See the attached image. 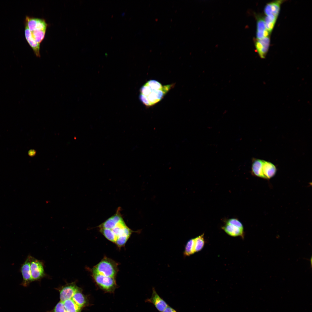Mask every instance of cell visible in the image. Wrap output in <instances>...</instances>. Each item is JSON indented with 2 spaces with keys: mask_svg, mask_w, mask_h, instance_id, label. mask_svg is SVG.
Instances as JSON below:
<instances>
[{
  "mask_svg": "<svg viewBox=\"0 0 312 312\" xmlns=\"http://www.w3.org/2000/svg\"><path fill=\"white\" fill-rule=\"evenodd\" d=\"M146 301L152 303L159 312H163L168 306L165 301L158 295L154 287L152 288L151 297L147 299Z\"/></svg>",
  "mask_w": 312,
  "mask_h": 312,
  "instance_id": "8992f818",
  "label": "cell"
},
{
  "mask_svg": "<svg viewBox=\"0 0 312 312\" xmlns=\"http://www.w3.org/2000/svg\"><path fill=\"white\" fill-rule=\"evenodd\" d=\"M270 42L269 36L264 37L262 39H256L255 45L259 56L262 58H265L268 51Z\"/></svg>",
  "mask_w": 312,
  "mask_h": 312,
  "instance_id": "ba28073f",
  "label": "cell"
},
{
  "mask_svg": "<svg viewBox=\"0 0 312 312\" xmlns=\"http://www.w3.org/2000/svg\"><path fill=\"white\" fill-rule=\"evenodd\" d=\"M283 0H276L266 4L264 12L266 16L273 15L277 17L279 14L280 6Z\"/></svg>",
  "mask_w": 312,
  "mask_h": 312,
  "instance_id": "30bf717a",
  "label": "cell"
},
{
  "mask_svg": "<svg viewBox=\"0 0 312 312\" xmlns=\"http://www.w3.org/2000/svg\"><path fill=\"white\" fill-rule=\"evenodd\" d=\"M226 224L233 225L244 229V227L242 223L236 218H232L226 221Z\"/></svg>",
  "mask_w": 312,
  "mask_h": 312,
  "instance_id": "ac0fdd59",
  "label": "cell"
},
{
  "mask_svg": "<svg viewBox=\"0 0 312 312\" xmlns=\"http://www.w3.org/2000/svg\"><path fill=\"white\" fill-rule=\"evenodd\" d=\"M277 18L274 15H270L266 16L264 18L266 29L270 33L274 27Z\"/></svg>",
  "mask_w": 312,
  "mask_h": 312,
  "instance_id": "4fadbf2b",
  "label": "cell"
},
{
  "mask_svg": "<svg viewBox=\"0 0 312 312\" xmlns=\"http://www.w3.org/2000/svg\"><path fill=\"white\" fill-rule=\"evenodd\" d=\"M194 239H192L187 243L185 246L184 254L185 256H189L195 253Z\"/></svg>",
  "mask_w": 312,
  "mask_h": 312,
  "instance_id": "9a60e30c",
  "label": "cell"
},
{
  "mask_svg": "<svg viewBox=\"0 0 312 312\" xmlns=\"http://www.w3.org/2000/svg\"><path fill=\"white\" fill-rule=\"evenodd\" d=\"M162 312H177V311L172 307L168 306Z\"/></svg>",
  "mask_w": 312,
  "mask_h": 312,
  "instance_id": "d6986e66",
  "label": "cell"
},
{
  "mask_svg": "<svg viewBox=\"0 0 312 312\" xmlns=\"http://www.w3.org/2000/svg\"><path fill=\"white\" fill-rule=\"evenodd\" d=\"M173 86H163L157 80H150L140 88L139 99L146 106H152L161 100Z\"/></svg>",
  "mask_w": 312,
  "mask_h": 312,
  "instance_id": "6da1fadb",
  "label": "cell"
},
{
  "mask_svg": "<svg viewBox=\"0 0 312 312\" xmlns=\"http://www.w3.org/2000/svg\"><path fill=\"white\" fill-rule=\"evenodd\" d=\"M34 154L33 151L30 150L28 152V154L30 156H32Z\"/></svg>",
  "mask_w": 312,
  "mask_h": 312,
  "instance_id": "ffe728a7",
  "label": "cell"
},
{
  "mask_svg": "<svg viewBox=\"0 0 312 312\" xmlns=\"http://www.w3.org/2000/svg\"><path fill=\"white\" fill-rule=\"evenodd\" d=\"M267 30L266 28L264 18L261 16H258L257 20V32H264Z\"/></svg>",
  "mask_w": 312,
  "mask_h": 312,
  "instance_id": "e0dca14e",
  "label": "cell"
},
{
  "mask_svg": "<svg viewBox=\"0 0 312 312\" xmlns=\"http://www.w3.org/2000/svg\"><path fill=\"white\" fill-rule=\"evenodd\" d=\"M30 268L32 281L39 280L45 275L42 262L29 255Z\"/></svg>",
  "mask_w": 312,
  "mask_h": 312,
  "instance_id": "5b68a950",
  "label": "cell"
},
{
  "mask_svg": "<svg viewBox=\"0 0 312 312\" xmlns=\"http://www.w3.org/2000/svg\"><path fill=\"white\" fill-rule=\"evenodd\" d=\"M263 160L253 158L252 160L251 173L254 176L263 178L262 171Z\"/></svg>",
  "mask_w": 312,
  "mask_h": 312,
  "instance_id": "7c38bea8",
  "label": "cell"
},
{
  "mask_svg": "<svg viewBox=\"0 0 312 312\" xmlns=\"http://www.w3.org/2000/svg\"><path fill=\"white\" fill-rule=\"evenodd\" d=\"M92 271L95 281L102 289L108 292H113L116 287L115 277L107 276Z\"/></svg>",
  "mask_w": 312,
  "mask_h": 312,
  "instance_id": "277c9868",
  "label": "cell"
},
{
  "mask_svg": "<svg viewBox=\"0 0 312 312\" xmlns=\"http://www.w3.org/2000/svg\"><path fill=\"white\" fill-rule=\"evenodd\" d=\"M73 282L67 283L58 289L60 301L55 305L61 312H81L82 309L75 302L74 293L78 287Z\"/></svg>",
  "mask_w": 312,
  "mask_h": 312,
  "instance_id": "7a4b0ae2",
  "label": "cell"
},
{
  "mask_svg": "<svg viewBox=\"0 0 312 312\" xmlns=\"http://www.w3.org/2000/svg\"><path fill=\"white\" fill-rule=\"evenodd\" d=\"M20 271L23 278L21 285L24 287H27L33 281L30 270L29 255L21 265Z\"/></svg>",
  "mask_w": 312,
  "mask_h": 312,
  "instance_id": "52a82bcc",
  "label": "cell"
},
{
  "mask_svg": "<svg viewBox=\"0 0 312 312\" xmlns=\"http://www.w3.org/2000/svg\"><path fill=\"white\" fill-rule=\"evenodd\" d=\"M91 270L106 276L115 277L118 271V264L112 259L105 257Z\"/></svg>",
  "mask_w": 312,
  "mask_h": 312,
  "instance_id": "3957f363",
  "label": "cell"
},
{
  "mask_svg": "<svg viewBox=\"0 0 312 312\" xmlns=\"http://www.w3.org/2000/svg\"><path fill=\"white\" fill-rule=\"evenodd\" d=\"M100 232L108 240L115 243L116 238L111 229L105 228H99Z\"/></svg>",
  "mask_w": 312,
  "mask_h": 312,
  "instance_id": "2e32d148",
  "label": "cell"
},
{
  "mask_svg": "<svg viewBox=\"0 0 312 312\" xmlns=\"http://www.w3.org/2000/svg\"><path fill=\"white\" fill-rule=\"evenodd\" d=\"M194 239V251L196 252L201 250L204 246L205 243L204 234H203Z\"/></svg>",
  "mask_w": 312,
  "mask_h": 312,
  "instance_id": "5bb4252c",
  "label": "cell"
},
{
  "mask_svg": "<svg viewBox=\"0 0 312 312\" xmlns=\"http://www.w3.org/2000/svg\"><path fill=\"white\" fill-rule=\"evenodd\" d=\"M263 178L270 179L275 175L277 168L272 163L263 160L262 168Z\"/></svg>",
  "mask_w": 312,
  "mask_h": 312,
  "instance_id": "9c48e42d",
  "label": "cell"
},
{
  "mask_svg": "<svg viewBox=\"0 0 312 312\" xmlns=\"http://www.w3.org/2000/svg\"><path fill=\"white\" fill-rule=\"evenodd\" d=\"M222 229L229 235L232 237L240 236L244 238V229L237 226L227 224L222 227Z\"/></svg>",
  "mask_w": 312,
  "mask_h": 312,
  "instance_id": "8fae6325",
  "label": "cell"
}]
</instances>
